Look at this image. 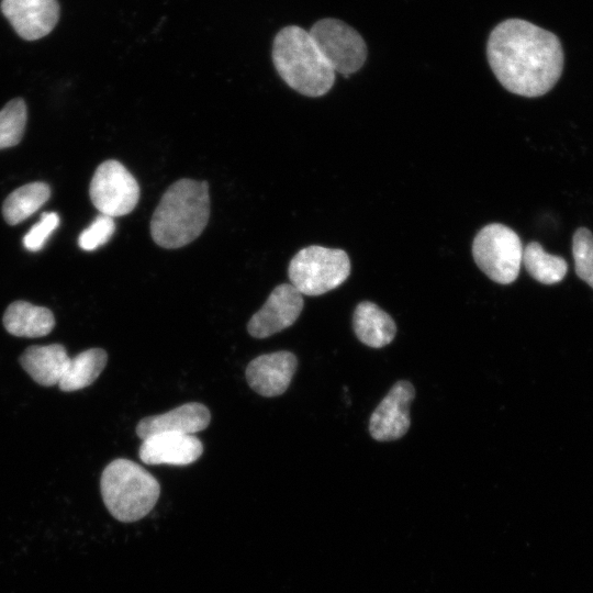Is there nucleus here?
<instances>
[{"mask_svg": "<svg viewBox=\"0 0 593 593\" xmlns=\"http://www.w3.org/2000/svg\"><path fill=\"white\" fill-rule=\"evenodd\" d=\"M486 58L507 91L527 98L544 96L555 87L564 59L556 34L522 19L504 20L491 31Z\"/></svg>", "mask_w": 593, "mask_h": 593, "instance_id": "obj_1", "label": "nucleus"}, {"mask_svg": "<svg viewBox=\"0 0 593 593\" xmlns=\"http://www.w3.org/2000/svg\"><path fill=\"white\" fill-rule=\"evenodd\" d=\"M209 217L208 182L180 179L165 191L154 211L150 235L163 248H180L200 236Z\"/></svg>", "mask_w": 593, "mask_h": 593, "instance_id": "obj_2", "label": "nucleus"}, {"mask_svg": "<svg viewBox=\"0 0 593 593\" xmlns=\"http://www.w3.org/2000/svg\"><path fill=\"white\" fill-rule=\"evenodd\" d=\"M272 61L282 80L306 97L326 94L334 85L335 71L324 58L309 31L289 25L272 44Z\"/></svg>", "mask_w": 593, "mask_h": 593, "instance_id": "obj_3", "label": "nucleus"}, {"mask_svg": "<svg viewBox=\"0 0 593 593\" xmlns=\"http://www.w3.org/2000/svg\"><path fill=\"white\" fill-rule=\"evenodd\" d=\"M103 502L113 517L135 522L155 506L160 486L142 466L128 459H115L103 470L100 480Z\"/></svg>", "mask_w": 593, "mask_h": 593, "instance_id": "obj_4", "label": "nucleus"}, {"mask_svg": "<svg viewBox=\"0 0 593 593\" xmlns=\"http://www.w3.org/2000/svg\"><path fill=\"white\" fill-rule=\"evenodd\" d=\"M350 273L346 251L311 245L300 249L290 260V283L303 295H321L339 287Z\"/></svg>", "mask_w": 593, "mask_h": 593, "instance_id": "obj_5", "label": "nucleus"}, {"mask_svg": "<svg viewBox=\"0 0 593 593\" xmlns=\"http://www.w3.org/2000/svg\"><path fill=\"white\" fill-rule=\"evenodd\" d=\"M523 250L518 235L500 223L482 227L472 243V256L477 266L491 280L501 284H508L516 280L523 260Z\"/></svg>", "mask_w": 593, "mask_h": 593, "instance_id": "obj_6", "label": "nucleus"}, {"mask_svg": "<svg viewBox=\"0 0 593 593\" xmlns=\"http://www.w3.org/2000/svg\"><path fill=\"white\" fill-rule=\"evenodd\" d=\"M317 48L335 72L347 77L359 70L368 56L362 36L342 20L325 18L309 31Z\"/></svg>", "mask_w": 593, "mask_h": 593, "instance_id": "obj_7", "label": "nucleus"}, {"mask_svg": "<svg viewBox=\"0 0 593 593\" xmlns=\"http://www.w3.org/2000/svg\"><path fill=\"white\" fill-rule=\"evenodd\" d=\"M89 195L96 209L115 217L131 213L139 200V186L120 161L101 163L90 181Z\"/></svg>", "mask_w": 593, "mask_h": 593, "instance_id": "obj_8", "label": "nucleus"}, {"mask_svg": "<svg viewBox=\"0 0 593 593\" xmlns=\"http://www.w3.org/2000/svg\"><path fill=\"white\" fill-rule=\"evenodd\" d=\"M302 309V294L291 283L279 284L250 317L247 331L255 338H267L290 327L300 316Z\"/></svg>", "mask_w": 593, "mask_h": 593, "instance_id": "obj_9", "label": "nucleus"}, {"mask_svg": "<svg viewBox=\"0 0 593 593\" xmlns=\"http://www.w3.org/2000/svg\"><path fill=\"white\" fill-rule=\"evenodd\" d=\"M415 396L409 381H398L371 414L369 432L379 441L395 440L410 427V404Z\"/></svg>", "mask_w": 593, "mask_h": 593, "instance_id": "obj_10", "label": "nucleus"}, {"mask_svg": "<svg viewBox=\"0 0 593 593\" xmlns=\"http://www.w3.org/2000/svg\"><path fill=\"white\" fill-rule=\"evenodd\" d=\"M1 10L15 32L27 41L47 35L59 18L56 0H2Z\"/></svg>", "mask_w": 593, "mask_h": 593, "instance_id": "obj_11", "label": "nucleus"}, {"mask_svg": "<svg viewBox=\"0 0 593 593\" xmlns=\"http://www.w3.org/2000/svg\"><path fill=\"white\" fill-rule=\"evenodd\" d=\"M296 366V357L287 350L261 355L248 363L246 380L258 394L277 396L290 385Z\"/></svg>", "mask_w": 593, "mask_h": 593, "instance_id": "obj_12", "label": "nucleus"}, {"mask_svg": "<svg viewBox=\"0 0 593 593\" xmlns=\"http://www.w3.org/2000/svg\"><path fill=\"white\" fill-rule=\"evenodd\" d=\"M142 441L139 458L147 465L187 466L203 451L202 443L193 435L159 433Z\"/></svg>", "mask_w": 593, "mask_h": 593, "instance_id": "obj_13", "label": "nucleus"}, {"mask_svg": "<svg viewBox=\"0 0 593 593\" xmlns=\"http://www.w3.org/2000/svg\"><path fill=\"white\" fill-rule=\"evenodd\" d=\"M210 419L211 415L205 405L190 402L167 413L143 418L136 426V434L142 440L159 433L193 435L205 429Z\"/></svg>", "mask_w": 593, "mask_h": 593, "instance_id": "obj_14", "label": "nucleus"}, {"mask_svg": "<svg viewBox=\"0 0 593 593\" xmlns=\"http://www.w3.org/2000/svg\"><path fill=\"white\" fill-rule=\"evenodd\" d=\"M70 357L60 344L30 346L20 356V363L38 384L51 387L61 380Z\"/></svg>", "mask_w": 593, "mask_h": 593, "instance_id": "obj_15", "label": "nucleus"}, {"mask_svg": "<svg viewBox=\"0 0 593 593\" xmlns=\"http://www.w3.org/2000/svg\"><path fill=\"white\" fill-rule=\"evenodd\" d=\"M2 322L11 335L29 338L45 336L55 326V317L49 309L22 300L7 307Z\"/></svg>", "mask_w": 593, "mask_h": 593, "instance_id": "obj_16", "label": "nucleus"}, {"mask_svg": "<svg viewBox=\"0 0 593 593\" xmlns=\"http://www.w3.org/2000/svg\"><path fill=\"white\" fill-rule=\"evenodd\" d=\"M354 331L358 339L372 348H381L390 344L396 333L392 317L369 301L360 302L353 316Z\"/></svg>", "mask_w": 593, "mask_h": 593, "instance_id": "obj_17", "label": "nucleus"}, {"mask_svg": "<svg viewBox=\"0 0 593 593\" xmlns=\"http://www.w3.org/2000/svg\"><path fill=\"white\" fill-rule=\"evenodd\" d=\"M107 360L108 355L101 348H90L70 358L58 383L59 389L69 392L92 384L104 369Z\"/></svg>", "mask_w": 593, "mask_h": 593, "instance_id": "obj_18", "label": "nucleus"}, {"mask_svg": "<svg viewBox=\"0 0 593 593\" xmlns=\"http://www.w3.org/2000/svg\"><path fill=\"white\" fill-rule=\"evenodd\" d=\"M51 197L47 183L36 181L11 192L2 204V215L10 225H16L35 213Z\"/></svg>", "mask_w": 593, "mask_h": 593, "instance_id": "obj_19", "label": "nucleus"}, {"mask_svg": "<svg viewBox=\"0 0 593 593\" xmlns=\"http://www.w3.org/2000/svg\"><path fill=\"white\" fill-rule=\"evenodd\" d=\"M522 262L528 273L544 284L560 282L568 271V264L562 257L546 253L537 242L524 248Z\"/></svg>", "mask_w": 593, "mask_h": 593, "instance_id": "obj_20", "label": "nucleus"}, {"mask_svg": "<svg viewBox=\"0 0 593 593\" xmlns=\"http://www.w3.org/2000/svg\"><path fill=\"white\" fill-rule=\"evenodd\" d=\"M27 111L23 99L15 98L0 110V149L18 145L23 137Z\"/></svg>", "mask_w": 593, "mask_h": 593, "instance_id": "obj_21", "label": "nucleus"}, {"mask_svg": "<svg viewBox=\"0 0 593 593\" xmlns=\"http://www.w3.org/2000/svg\"><path fill=\"white\" fill-rule=\"evenodd\" d=\"M572 254L577 276L593 289V234L585 227L575 231Z\"/></svg>", "mask_w": 593, "mask_h": 593, "instance_id": "obj_22", "label": "nucleus"}, {"mask_svg": "<svg viewBox=\"0 0 593 593\" xmlns=\"http://www.w3.org/2000/svg\"><path fill=\"white\" fill-rule=\"evenodd\" d=\"M115 231L114 219L104 214L97 216L93 222L81 232L78 244L83 250H94L108 243Z\"/></svg>", "mask_w": 593, "mask_h": 593, "instance_id": "obj_23", "label": "nucleus"}, {"mask_svg": "<svg viewBox=\"0 0 593 593\" xmlns=\"http://www.w3.org/2000/svg\"><path fill=\"white\" fill-rule=\"evenodd\" d=\"M58 224L59 216L57 213H43L41 220L23 237L24 247L31 251L40 250Z\"/></svg>", "mask_w": 593, "mask_h": 593, "instance_id": "obj_24", "label": "nucleus"}]
</instances>
